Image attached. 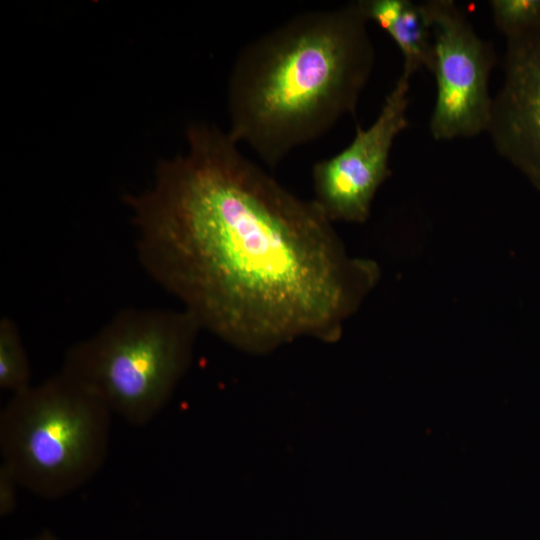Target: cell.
<instances>
[{
  "label": "cell",
  "instance_id": "obj_4",
  "mask_svg": "<svg viewBox=\"0 0 540 540\" xmlns=\"http://www.w3.org/2000/svg\"><path fill=\"white\" fill-rule=\"evenodd\" d=\"M113 414L63 371L12 394L0 413L2 463L47 500L86 485L108 455Z\"/></svg>",
  "mask_w": 540,
  "mask_h": 540
},
{
  "label": "cell",
  "instance_id": "obj_1",
  "mask_svg": "<svg viewBox=\"0 0 540 540\" xmlns=\"http://www.w3.org/2000/svg\"><path fill=\"white\" fill-rule=\"evenodd\" d=\"M185 154L128 195L146 274L206 330L250 353L337 340L378 279L311 200L247 158L228 132L190 125Z\"/></svg>",
  "mask_w": 540,
  "mask_h": 540
},
{
  "label": "cell",
  "instance_id": "obj_10",
  "mask_svg": "<svg viewBox=\"0 0 540 540\" xmlns=\"http://www.w3.org/2000/svg\"><path fill=\"white\" fill-rule=\"evenodd\" d=\"M489 6L505 37L540 27V0H492Z\"/></svg>",
  "mask_w": 540,
  "mask_h": 540
},
{
  "label": "cell",
  "instance_id": "obj_8",
  "mask_svg": "<svg viewBox=\"0 0 540 540\" xmlns=\"http://www.w3.org/2000/svg\"><path fill=\"white\" fill-rule=\"evenodd\" d=\"M368 21H373L394 41L403 56L402 72L408 76L434 67L431 24L424 2L411 0H361Z\"/></svg>",
  "mask_w": 540,
  "mask_h": 540
},
{
  "label": "cell",
  "instance_id": "obj_3",
  "mask_svg": "<svg viewBox=\"0 0 540 540\" xmlns=\"http://www.w3.org/2000/svg\"><path fill=\"white\" fill-rule=\"evenodd\" d=\"M201 331L182 308H125L68 348L61 371L131 426L153 421L189 369Z\"/></svg>",
  "mask_w": 540,
  "mask_h": 540
},
{
  "label": "cell",
  "instance_id": "obj_2",
  "mask_svg": "<svg viewBox=\"0 0 540 540\" xmlns=\"http://www.w3.org/2000/svg\"><path fill=\"white\" fill-rule=\"evenodd\" d=\"M361 0L302 12L246 44L228 83V134L268 166L355 114L376 52Z\"/></svg>",
  "mask_w": 540,
  "mask_h": 540
},
{
  "label": "cell",
  "instance_id": "obj_7",
  "mask_svg": "<svg viewBox=\"0 0 540 540\" xmlns=\"http://www.w3.org/2000/svg\"><path fill=\"white\" fill-rule=\"evenodd\" d=\"M486 133L540 192V27L506 37L503 79Z\"/></svg>",
  "mask_w": 540,
  "mask_h": 540
},
{
  "label": "cell",
  "instance_id": "obj_11",
  "mask_svg": "<svg viewBox=\"0 0 540 540\" xmlns=\"http://www.w3.org/2000/svg\"><path fill=\"white\" fill-rule=\"evenodd\" d=\"M20 484L14 475L3 465H0V516L5 518L11 515L18 502Z\"/></svg>",
  "mask_w": 540,
  "mask_h": 540
},
{
  "label": "cell",
  "instance_id": "obj_6",
  "mask_svg": "<svg viewBox=\"0 0 540 540\" xmlns=\"http://www.w3.org/2000/svg\"><path fill=\"white\" fill-rule=\"evenodd\" d=\"M410 78L402 72L374 122L366 129L357 125L348 146L314 164L312 200L332 223L368 219L378 189L391 174L393 143L409 125Z\"/></svg>",
  "mask_w": 540,
  "mask_h": 540
},
{
  "label": "cell",
  "instance_id": "obj_9",
  "mask_svg": "<svg viewBox=\"0 0 540 540\" xmlns=\"http://www.w3.org/2000/svg\"><path fill=\"white\" fill-rule=\"evenodd\" d=\"M28 354L16 322L9 316L0 320V388L12 394L32 385Z\"/></svg>",
  "mask_w": 540,
  "mask_h": 540
},
{
  "label": "cell",
  "instance_id": "obj_12",
  "mask_svg": "<svg viewBox=\"0 0 540 540\" xmlns=\"http://www.w3.org/2000/svg\"><path fill=\"white\" fill-rule=\"evenodd\" d=\"M27 540H58V538L49 530H44L37 536H34Z\"/></svg>",
  "mask_w": 540,
  "mask_h": 540
},
{
  "label": "cell",
  "instance_id": "obj_5",
  "mask_svg": "<svg viewBox=\"0 0 540 540\" xmlns=\"http://www.w3.org/2000/svg\"><path fill=\"white\" fill-rule=\"evenodd\" d=\"M434 46L436 100L430 133L437 141L486 132L493 97L489 80L496 57L452 0L424 1Z\"/></svg>",
  "mask_w": 540,
  "mask_h": 540
}]
</instances>
